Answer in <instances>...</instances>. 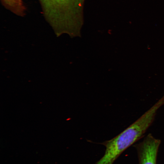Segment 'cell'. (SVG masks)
Here are the masks:
<instances>
[{
  "label": "cell",
  "instance_id": "obj_2",
  "mask_svg": "<svg viewBox=\"0 0 164 164\" xmlns=\"http://www.w3.org/2000/svg\"><path fill=\"white\" fill-rule=\"evenodd\" d=\"M161 140L149 133L143 141L135 146L136 149L139 164H156V159Z\"/></svg>",
  "mask_w": 164,
  "mask_h": 164
},
{
  "label": "cell",
  "instance_id": "obj_1",
  "mask_svg": "<svg viewBox=\"0 0 164 164\" xmlns=\"http://www.w3.org/2000/svg\"><path fill=\"white\" fill-rule=\"evenodd\" d=\"M161 106L159 103L156 102L118 135L103 143L106 148L105 152L96 164H113L124 151L144 136Z\"/></svg>",
  "mask_w": 164,
  "mask_h": 164
},
{
  "label": "cell",
  "instance_id": "obj_3",
  "mask_svg": "<svg viewBox=\"0 0 164 164\" xmlns=\"http://www.w3.org/2000/svg\"><path fill=\"white\" fill-rule=\"evenodd\" d=\"M42 10L50 14L59 12L69 8L76 0H38Z\"/></svg>",
  "mask_w": 164,
  "mask_h": 164
}]
</instances>
